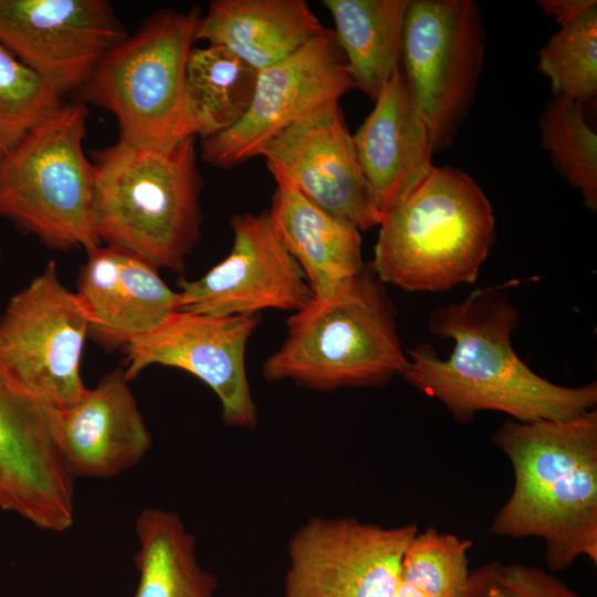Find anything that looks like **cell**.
<instances>
[{
	"label": "cell",
	"instance_id": "6da1fadb",
	"mask_svg": "<svg viewBox=\"0 0 597 597\" xmlns=\"http://www.w3.org/2000/svg\"><path fill=\"white\" fill-rule=\"evenodd\" d=\"M504 285L478 289L458 303L436 308L431 334L453 341L441 359L426 343L407 350L401 377L441 402L459 422L484 410L513 420H564L596 408L597 383L568 387L534 373L515 353L512 335L520 313Z\"/></svg>",
	"mask_w": 597,
	"mask_h": 597
},
{
	"label": "cell",
	"instance_id": "7a4b0ae2",
	"mask_svg": "<svg viewBox=\"0 0 597 597\" xmlns=\"http://www.w3.org/2000/svg\"><path fill=\"white\" fill-rule=\"evenodd\" d=\"M492 440L509 459L514 481L489 533L542 540L553 573L579 557L596 566V408L564 420H507Z\"/></svg>",
	"mask_w": 597,
	"mask_h": 597
},
{
	"label": "cell",
	"instance_id": "3957f363",
	"mask_svg": "<svg viewBox=\"0 0 597 597\" xmlns=\"http://www.w3.org/2000/svg\"><path fill=\"white\" fill-rule=\"evenodd\" d=\"M370 271L407 292L473 283L495 242L492 205L463 170L432 166L385 214Z\"/></svg>",
	"mask_w": 597,
	"mask_h": 597
},
{
	"label": "cell",
	"instance_id": "277c9868",
	"mask_svg": "<svg viewBox=\"0 0 597 597\" xmlns=\"http://www.w3.org/2000/svg\"><path fill=\"white\" fill-rule=\"evenodd\" d=\"M196 138L168 149L118 140L94 153V220L101 243L179 272L200 235Z\"/></svg>",
	"mask_w": 597,
	"mask_h": 597
},
{
	"label": "cell",
	"instance_id": "5b68a950",
	"mask_svg": "<svg viewBox=\"0 0 597 597\" xmlns=\"http://www.w3.org/2000/svg\"><path fill=\"white\" fill-rule=\"evenodd\" d=\"M283 344L263 364L269 381L314 390L381 387L407 365L396 311L369 270L315 297L286 321Z\"/></svg>",
	"mask_w": 597,
	"mask_h": 597
},
{
	"label": "cell",
	"instance_id": "8992f818",
	"mask_svg": "<svg viewBox=\"0 0 597 597\" xmlns=\"http://www.w3.org/2000/svg\"><path fill=\"white\" fill-rule=\"evenodd\" d=\"M199 7L161 9L111 49L77 91L82 103L113 114L119 139L168 149L198 137L186 92V67L197 41Z\"/></svg>",
	"mask_w": 597,
	"mask_h": 597
},
{
	"label": "cell",
	"instance_id": "52a82bcc",
	"mask_svg": "<svg viewBox=\"0 0 597 597\" xmlns=\"http://www.w3.org/2000/svg\"><path fill=\"white\" fill-rule=\"evenodd\" d=\"M87 117L84 103H62L0 160V216L54 249L102 244L83 148Z\"/></svg>",
	"mask_w": 597,
	"mask_h": 597
},
{
	"label": "cell",
	"instance_id": "ba28073f",
	"mask_svg": "<svg viewBox=\"0 0 597 597\" xmlns=\"http://www.w3.org/2000/svg\"><path fill=\"white\" fill-rule=\"evenodd\" d=\"M485 54L472 0H410L401 71L434 154L451 146L473 103Z\"/></svg>",
	"mask_w": 597,
	"mask_h": 597
},
{
	"label": "cell",
	"instance_id": "9c48e42d",
	"mask_svg": "<svg viewBox=\"0 0 597 597\" xmlns=\"http://www.w3.org/2000/svg\"><path fill=\"white\" fill-rule=\"evenodd\" d=\"M88 314L49 262L0 316V358L44 407L62 408L86 391L80 374Z\"/></svg>",
	"mask_w": 597,
	"mask_h": 597
},
{
	"label": "cell",
	"instance_id": "30bf717a",
	"mask_svg": "<svg viewBox=\"0 0 597 597\" xmlns=\"http://www.w3.org/2000/svg\"><path fill=\"white\" fill-rule=\"evenodd\" d=\"M413 523L313 517L287 546L284 597H394Z\"/></svg>",
	"mask_w": 597,
	"mask_h": 597
},
{
	"label": "cell",
	"instance_id": "8fae6325",
	"mask_svg": "<svg viewBox=\"0 0 597 597\" xmlns=\"http://www.w3.org/2000/svg\"><path fill=\"white\" fill-rule=\"evenodd\" d=\"M353 88L333 30L325 29L295 53L258 72L249 109L230 129L201 138V158L231 169L260 155L282 130Z\"/></svg>",
	"mask_w": 597,
	"mask_h": 597
},
{
	"label": "cell",
	"instance_id": "7c38bea8",
	"mask_svg": "<svg viewBox=\"0 0 597 597\" xmlns=\"http://www.w3.org/2000/svg\"><path fill=\"white\" fill-rule=\"evenodd\" d=\"M127 35L104 0H0V45L61 95Z\"/></svg>",
	"mask_w": 597,
	"mask_h": 597
},
{
	"label": "cell",
	"instance_id": "4fadbf2b",
	"mask_svg": "<svg viewBox=\"0 0 597 597\" xmlns=\"http://www.w3.org/2000/svg\"><path fill=\"white\" fill-rule=\"evenodd\" d=\"M256 326V315L177 311L124 347L125 377L130 380L150 365L185 370L212 389L228 426L252 428L258 411L247 375L245 349Z\"/></svg>",
	"mask_w": 597,
	"mask_h": 597
},
{
	"label": "cell",
	"instance_id": "5bb4252c",
	"mask_svg": "<svg viewBox=\"0 0 597 597\" xmlns=\"http://www.w3.org/2000/svg\"><path fill=\"white\" fill-rule=\"evenodd\" d=\"M259 156L276 184L293 187L357 230L383 221L338 103L326 104L285 128Z\"/></svg>",
	"mask_w": 597,
	"mask_h": 597
},
{
	"label": "cell",
	"instance_id": "9a60e30c",
	"mask_svg": "<svg viewBox=\"0 0 597 597\" xmlns=\"http://www.w3.org/2000/svg\"><path fill=\"white\" fill-rule=\"evenodd\" d=\"M74 479L51 437L44 406L0 358V509L43 531H67Z\"/></svg>",
	"mask_w": 597,
	"mask_h": 597
},
{
	"label": "cell",
	"instance_id": "2e32d148",
	"mask_svg": "<svg viewBox=\"0 0 597 597\" xmlns=\"http://www.w3.org/2000/svg\"><path fill=\"white\" fill-rule=\"evenodd\" d=\"M230 226V253L201 277L179 282V311L210 316L255 315L263 310L296 312L312 300L307 280L268 211L237 214Z\"/></svg>",
	"mask_w": 597,
	"mask_h": 597
},
{
	"label": "cell",
	"instance_id": "e0dca14e",
	"mask_svg": "<svg viewBox=\"0 0 597 597\" xmlns=\"http://www.w3.org/2000/svg\"><path fill=\"white\" fill-rule=\"evenodd\" d=\"M44 410L51 437L74 478H114L151 448V434L123 369L105 375L77 401Z\"/></svg>",
	"mask_w": 597,
	"mask_h": 597
},
{
	"label": "cell",
	"instance_id": "ac0fdd59",
	"mask_svg": "<svg viewBox=\"0 0 597 597\" xmlns=\"http://www.w3.org/2000/svg\"><path fill=\"white\" fill-rule=\"evenodd\" d=\"M90 334L107 347H125L180 310L181 295L142 256L111 244L87 251L78 291Z\"/></svg>",
	"mask_w": 597,
	"mask_h": 597
},
{
	"label": "cell",
	"instance_id": "d6986e66",
	"mask_svg": "<svg viewBox=\"0 0 597 597\" xmlns=\"http://www.w3.org/2000/svg\"><path fill=\"white\" fill-rule=\"evenodd\" d=\"M353 134L378 211L385 214L432 166L429 134L409 95L401 69L386 83Z\"/></svg>",
	"mask_w": 597,
	"mask_h": 597
},
{
	"label": "cell",
	"instance_id": "ffe728a7",
	"mask_svg": "<svg viewBox=\"0 0 597 597\" xmlns=\"http://www.w3.org/2000/svg\"><path fill=\"white\" fill-rule=\"evenodd\" d=\"M325 29L303 0H213L201 15L197 41L224 48L259 72Z\"/></svg>",
	"mask_w": 597,
	"mask_h": 597
},
{
	"label": "cell",
	"instance_id": "44dd1931",
	"mask_svg": "<svg viewBox=\"0 0 597 597\" xmlns=\"http://www.w3.org/2000/svg\"><path fill=\"white\" fill-rule=\"evenodd\" d=\"M315 297L334 293L364 269L360 231L277 182L268 211Z\"/></svg>",
	"mask_w": 597,
	"mask_h": 597
},
{
	"label": "cell",
	"instance_id": "7402d4cb",
	"mask_svg": "<svg viewBox=\"0 0 597 597\" xmlns=\"http://www.w3.org/2000/svg\"><path fill=\"white\" fill-rule=\"evenodd\" d=\"M410 0H324L335 41L353 88L375 101L401 69L402 38Z\"/></svg>",
	"mask_w": 597,
	"mask_h": 597
},
{
	"label": "cell",
	"instance_id": "603a6c76",
	"mask_svg": "<svg viewBox=\"0 0 597 597\" xmlns=\"http://www.w3.org/2000/svg\"><path fill=\"white\" fill-rule=\"evenodd\" d=\"M139 573L134 597H214L217 579L196 555V537L178 513L144 509L135 521Z\"/></svg>",
	"mask_w": 597,
	"mask_h": 597
},
{
	"label": "cell",
	"instance_id": "cb8c5ba5",
	"mask_svg": "<svg viewBox=\"0 0 597 597\" xmlns=\"http://www.w3.org/2000/svg\"><path fill=\"white\" fill-rule=\"evenodd\" d=\"M258 71L224 48L193 46L186 67L189 109L201 138L223 133L245 115Z\"/></svg>",
	"mask_w": 597,
	"mask_h": 597
},
{
	"label": "cell",
	"instance_id": "d4e9b609",
	"mask_svg": "<svg viewBox=\"0 0 597 597\" xmlns=\"http://www.w3.org/2000/svg\"><path fill=\"white\" fill-rule=\"evenodd\" d=\"M541 148L556 171L575 189L584 206L597 210V135L584 114V105L553 95L538 119Z\"/></svg>",
	"mask_w": 597,
	"mask_h": 597
},
{
	"label": "cell",
	"instance_id": "484cf974",
	"mask_svg": "<svg viewBox=\"0 0 597 597\" xmlns=\"http://www.w3.org/2000/svg\"><path fill=\"white\" fill-rule=\"evenodd\" d=\"M538 71L552 85L553 95L582 105L597 96V6L559 27L537 54Z\"/></svg>",
	"mask_w": 597,
	"mask_h": 597
},
{
	"label": "cell",
	"instance_id": "4316f807",
	"mask_svg": "<svg viewBox=\"0 0 597 597\" xmlns=\"http://www.w3.org/2000/svg\"><path fill=\"white\" fill-rule=\"evenodd\" d=\"M471 541L431 526L418 531L401 562L400 579L427 597H464Z\"/></svg>",
	"mask_w": 597,
	"mask_h": 597
},
{
	"label": "cell",
	"instance_id": "83f0119b",
	"mask_svg": "<svg viewBox=\"0 0 597 597\" xmlns=\"http://www.w3.org/2000/svg\"><path fill=\"white\" fill-rule=\"evenodd\" d=\"M61 96L0 45V160L62 104Z\"/></svg>",
	"mask_w": 597,
	"mask_h": 597
},
{
	"label": "cell",
	"instance_id": "f1b7e54d",
	"mask_svg": "<svg viewBox=\"0 0 597 597\" xmlns=\"http://www.w3.org/2000/svg\"><path fill=\"white\" fill-rule=\"evenodd\" d=\"M500 579L512 597H580L555 575L533 565L501 564Z\"/></svg>",
	"mask_w": 597,
	"mask_h": 597
},
{
	"label": "cell",
	"instance_id": "f546056e",
	"mask_svg": "<svg viewBox=\"0 0 597 597\" xmlns=\"http://www.w3.org/2000/svg\"><path fill=\"white\" fill-rule=\"evenodd\" d=\"M501 563H486L471 572L464 597H512L500 579Z\"/></svg>",
	"mask_w": 597,
	"mask_h": 597
},
{
	"label": "cell",
	"instance_id": "4dcf8cb0",
	"mask_svg": "<svg viewBox=\"0 0 597 597\" xmlns=\"http://www.w3.org/2000/svg\"><path fill=\"white\" fill-rule=\"evenodd\" d=\"M540 8L562 27L597 6L596 0H540Z\"/></svg>",
	"mask_w": 597,
	"mask_h": 597
},
{
	"label": "cell",
	"instance_id": "1f68e13d",
	"mask_svg": "<svg viewBox=\"0 0 597 597\" xmlns=\"http://www.w3.org/2000/svg\"><path fill=\"white\" fill-rule=\"evenodd\" d=\"M394 597H427L410 584L399 579Z\"/></svg>",
	"mask_w": 597,
	"mask_h": 597
}]
</instances>
